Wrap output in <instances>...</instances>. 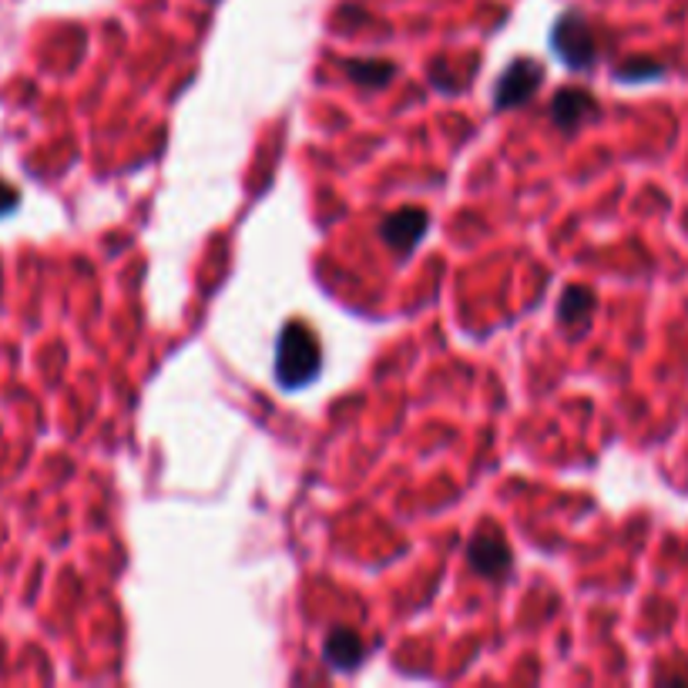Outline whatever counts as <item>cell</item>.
<instances>
[{
  "instance_id": "2",
  "label": "cell",
  "mask_w": 688,
  "mask_h": 688,
  "mask_svg": "<svg viewBox=\"0 0 688 688\" xmlns=\"http://www.w3.org/2000/svg\"><path fill=\"white\" fill-rule=\"evenodd\" d=\"M551 50L558 55L561 65L574 68V71H585L598 61L595 34H592L588 21L581 14H574V11L558 18V24L551 27Z\"/></svg>"
},
{
  "instance_id": "3",
  "label": "cell",
  "mask_w": 688,
  "mask_h": 688,
  "mask_svg": "<svg viewBox=\"0 0 688 688\" xmlns=\"http://www.w3.org/2000/svg\"><path fill=\"white\" fill-rule=\"evenodd\" d=\"M544 84V68L538 61H514L494 84V108L497 112H511V108H520L527 98H535L538 88Z\"/></svg>"
},
{
  "instance_id": "6",
  "label": "cell",
  "mask_w": 688,
  "mask_h": 688,
  "mask_svg": "<svg viewBox=\"0 0 688 688\" xmlns=\"http://www.w3.org/2000/svg\"><path fill=\"white\" fill-rule=\"evenodd\" d=\"M598 101L588 94V91H581V88H564V91H558V98H554V104H551V118H554V125L558 128H564V131H574L577 125H585V122H592V118H598Z\"/></svg>"
},
{
  "instance_id": "8",
  "label": "cell",
  "mask_w": 688,
  "mask_h": 688,
  "mask_svg": "<svg viewBox=\"0 0 688 688\" xmlns=\"http://www.w3.org/2000/svg\"><path fill=\"white\" fill-rule=\"evenodd\" d=\"M592 309H595V293L585 286H571V289H564V296L558 302V320L564 326H585Z\"/></svg>"
},
{
  "instance_id": "7",
  "label": "cell",
  "mask_w": 688,
  "mask_h": 688,
  "mask_svg": "<svg viewBox=\"0 0 688 688\" xmlns=\"http://www.w3.org/2000/svg\"><path fill=\"white\" fill-rule=\"evenodd\" d=\"M323 658L333 665V668H346L353 672L363 658V642L356 639V634L349 628H333L330 639L323 645Z\"/></svg>"
},
{
  "instance_id": "5",
  "label": "cell",
  "mask_w": 688,
  "mask_h": 688,
  "mask_svg": "<svg viewBox=\"0 0 688 688\" xmlns=\"http://www.w3.org/2000/svg\"><path fill=\"white\" fill-rule=\"evenodd\" d=\"M467 561L481 577H497L511 567V548L497 531H481L467 544Z\"/></svg>"
},
{
  "instance_id": "1",
  "label": "cell",
  "mask_w": 688,
  "mask_h": 688,
  "mask_svg": "<svg viewBox=\"0 0 688 688\" xmlns=\"http://www.w3.org/2000/svg\"><path fill=\"white\" fill-rule=\"evenodd\" d=\"M323 369L320 340L309 333L306 323H286L276 340V383L289 393L309 387Z\"/></svg>"
},
{
  "instance_id": "4",
  "label": "cell",
  "mask_w": 688,
  "mask_h": 688,
  "mask_svg": "<svg viewBox=\"0 0 688 688\" xmlns=\"http://www.w3.org/2000/svg\"><path fill=\"white\" fill-rule=\"evenodd\" d=\"M427 226H431V216H427V211L416 208V205H406V208L393 211V216H387V219L380 222V239H383L393 252L410 255V252L420 245V239H423V232H427Z\"/></svg>"
},
{
  "instance_id": "10",
  "label": "cell",
  "mask_w": 688,
  "mask_h": 688,
  "mask_svg": "<svg viewBox=\"0 0 688 688\" xmlns=\"http://www.w3.org/2000/svg\"><path fill=\"white\" fill-rule=\"evenodd\" d=\"M21 205V192L14 185H8L4 179H0V219L11 216V211Z\"/></svg>"
},
{
  "instance_id": "9",
  "label": "cell",
  "mask_w": 688,
  "mask_h": 688,
  "mask_svg": "<svg viewBox=\"0 0 688 688\" xmlns=\"http://www.w3.org/2000/svg\"><path fill=\"white\" fill-rule=\"evenodd\" d=\"M346 78L363 84V88H387L397 74V65L390 61H346L343 65Z\"/></svg>"
}]
</instances>
